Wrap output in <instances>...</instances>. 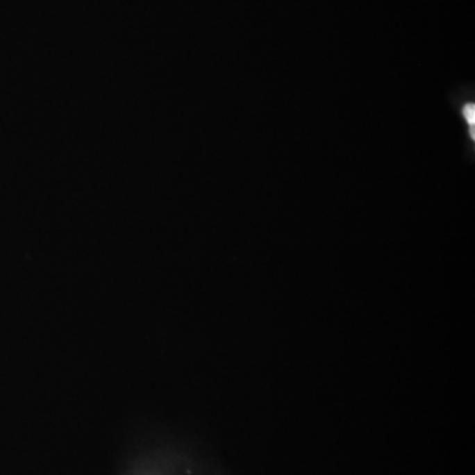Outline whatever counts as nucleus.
I'll return each mask as SVG.
<instances>
[{"instance_id": "obj_1", "label": "nucleus", "mask_w": 475, "mask_h": 475, "mask_svg": "<svg viewBox=\"0 0 475 475\" xmlns=\"http://www.w3.org/2000/svg\"><path fill=\"white\" fill-rule=\"evenodd\" d=\"M465 115L469 119L472 127H474V106L469 105L465 108Z\"/></svg>"}]
</instances>
